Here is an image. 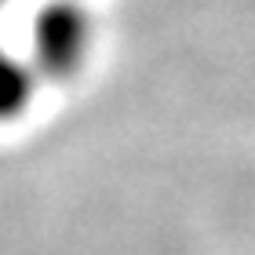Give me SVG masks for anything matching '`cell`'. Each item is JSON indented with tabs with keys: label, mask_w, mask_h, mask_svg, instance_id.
<instances>
[{
	"label": "cell",
	"mask_w": 255,
	"mask_h": 255,
	"mask_svg": "<svg viewBox=\"0 0 255 255\" xmlns=\"http://www.w3.org/2000/svg\"><path fill=\"white\" fill-rule=\"evenodd\" d=\"M91 26L77 4H48L33 22V73L69 77L88 59Z\"/></svg>",
	"instance_id": "cell-1"
},
{
	"label": "cell",
	"mask_w": 255,
	"mask_h": 255,
	"mask_svg": "<svg viewBox=\"0 0 255 255\" xmlns=\"http://www.w3.org/2000/svg\"><path fill=\"white\" fill-rule=\"evenodd\" d=\"M29 95H33V69L18 62L15 55L0 51V121L18 117L29 106Z\"/></svg>",
	"instance_id": "cell-2"
}]
</instances>
